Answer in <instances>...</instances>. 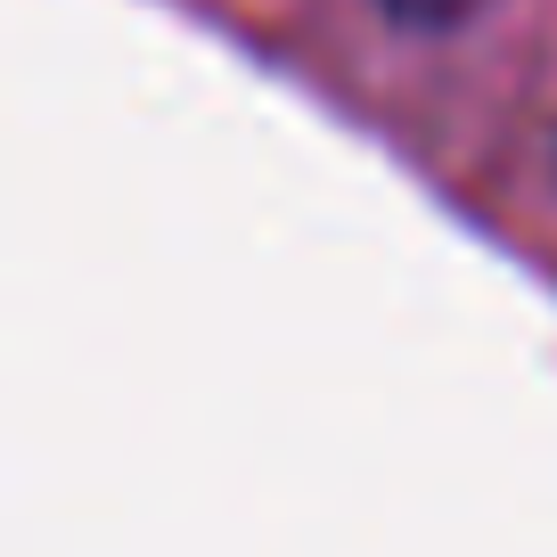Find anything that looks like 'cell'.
<instances>
[{"label": "cell", "mask_w": 557, "mask_h": 557, "mask_svg": "<svg viewBox=\"0 0 557 557\" xmlns=\"http://www.w3.org/2000/svg\"><path fill=\"white\" fill-rule=\"evenodd\" d=\"M385 17H401V25H459V17H475L484 0H377Z\"/></svg>", "instance_id": "6da1fadb"}]
</instances>
